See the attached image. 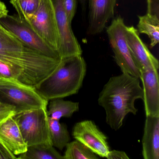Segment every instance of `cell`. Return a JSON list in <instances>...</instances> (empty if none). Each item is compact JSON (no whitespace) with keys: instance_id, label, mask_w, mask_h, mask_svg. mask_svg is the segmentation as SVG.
I'll use <instances>...</instances> for the list:
<instances>
[{"instance_id":"1","label":"cell","mask_w":159,"mask_h":159,"mask_svg":"<svg viewBox=\"0 0 159 159\" xmlns=\"http://www.w3.org/2000/svg\"><path fill=\"white\" fill-rule=\"evenodd\" d=\"M0 59L17 71L21 83L34 88L50 75L61 60L46 57L31 49L1 24Z\"/></svg>"},{"instance_id":"2","label":"cell","mask_w":159,"mask_h":159,"mask_svg":"<svg viewBox=\"0 0 159 159\" xmlns=\"http://www.w3.org/2000/svg\"><path fill=\"white\" fill-rule=\"evenodd\" d=\"M143 98L140 79L128 74L113 76L104 86L99 94L98 103L105 109L106 121L113 129L117 130L125 117L135 115V101Z\"/></svg>"},{"instance_id":"3","label":"cell","mask_w":159,"mask_h":159,"mask_svg":"<svg viewBox=\"0 0 159 159\" xmlns=\"http://www.w3.org/2000/svg\"><path fill=\"white\" fill-rule=\"evenodd\" d=\"M86 72V61L81 55L62 58L55 70L35 89L47 101L63 99L77 93Z\"/></svg>"},{"instance_id":"4","label":"cell","mask_w":159,"mask_h":159,"mask_svg":"<svg viewBox=\"0 0 159 159\" xmlns=\"http://www.w3.org/2000/svg\"><path fill=\"white\" fill-rule=\"evenodd\" d=\"M13 117L28 147L41 145H52L47 107L17 112Z\"/></svg>"},{"instance_id":"5","label":"cell","mask_w":159,"mask_h":159,"mask_svg":"<svg viewBox=\"0 0 159 159\" xmlns=\"http://www.w3.org/2000/svg\"><path fill=\"white\" fill-rule=\"evenodd\" d=\"M127 26L123 18L118 17L113 20L106 29V33L117 65L122 73L140 78V71L130 50L126 37Z\"/></svg>"},{"instance_id":"6","label":"cell","mask_w":159,"mask_h":159,"mask_svg":"<svg viewBox=\"0 0 159 159\" xmlns=\"http://www.w3.org/2000/svg\"><path fill=\"white\" fill-rule=\"evenodd\" d=\"M0 95L16 108V113L47 107L49 101L35 89L17 80L0 79Z\"/></svg>"},{"instance_id":"7","label":"cell","mask_w":159,"mask_h":159,"mask_svg":"<svg viewBox=\"0 0 159 159\" xmlns=\"http://www.w3.org/2000/svg\"><path fill=\"white\" fill-rule=\"evenodd\" d=\"M0 24L20 42L31 49L49 57L61 59L58 52L45 43L30 24L21 20L17 15H7L0 19Z\"/></svg>"},{"instance_id":"8","label":"cell","mask_w":159,"mask_h":159,"mask_svg":"<svg viewBox=\"0 0 159 159\" xmlns=\"http://www.w3.org/2000/svg\"><path fill=\"white\" fill-rule=\"evenodd\" d=\"M28 24L45 43L58 52V31L52 0H42Z\"/></svg>"},{"instance_id":"9","label":"cell","mask_w":159,"mask_h":159,"mask_svg":"<svg viewBox=\"0 0 159 159\" xmlns=\"http://www.w3.org/2000/svg\"><path fill=\"white\" fill-rule=\"evenodd\" d=\"M59 34L58 53L61 58L82 55L81 47L74 34L64 9L63 0H52Z\"/></svg>"},{"instance_id":"10","label":"cell","mask_w":159,"mask_h":159,"mask_svg":"<svg viewBox=\"0 0 159 159\" xmlns=\"http://www.w3.org/2000/svg\"><path fill=\"white\" fill-rule=\"evenodd\" d=\"M72 135L76 141L102 157H106L110 151L107 137L92 120L77 123L73 128Z\"/></svg>"},{"instance_id":"11","label":"cell","mask_w":159,"mask_h":159,"mask_svg":"<svg viewBox=\"0 0 159 159\" xmlns=\"http://www.w3.org/2000/svg\"><path fill=\"white\" fill-rule=\"evenodd\" d=\"M126 37L130 50L140 72L149 70H158V60L143 42L137 29L133 26H127Z\"/></svg>"},{"instance_id":"12","label":"cell","mask_w":159,"mask_h":159,"mask_svg":"<svg viewBox=\"0 0 159 159\" xmlns=\"http://www.w3.org/2000/svg\"><path fill=\"white\" fill-rule=\"evenodd\" d=\"M117 0H89V15L87 34L101 33L114 17Z\"/></svg>"},{"instance_id":"13","label":"cell","mask_w":159,"mask_h":159,"mask_svg":"<svg viewBox=\"0 0 159 159\" xmlns=\"http://www.w3.org/2000/svg\"><path fill=\"white\" fill-rule=\"evenodd\" d=\"M139 79L143 85V100L146 116H159L158 70L142 71Z\"/></svg>"},{"instance_id":"14","label":"cell","mask_w":159,"mask_h":159,"mask_svg":"<svg viewBox=\"0 0 159 159\" xmlns=\"http://www.w3.org/2000/svg\"><path fill=\"white\" fill-rule=\"evenodd\" d=\"M0 141L15 156H20L28 150V146L13 116L0 123Z\"/></svg>"},{"instance_id":"15","label":"cell","mask_w":159,"mask_h":159,"mask_svg":"<svg viewBox=\"0 0 159 159\" xmlns=\"http://www.w3.org/2000/svg\"><path fill=\"white\" fill-rule=\"evenodd\" d=\"M143 154L144 159H159V116H146Z\"/></svg>"},{"instance_id":"16","label":"cell","mask_w":159,"mask_h":159,"mask_svg":"<svg viewBox=\"0 0 159 159\" xmlns=\"http://www.w3.org/2000/svg\"><path fill=\"white\" fill-rule=\"evenodd\" d=\"M49 101L47 114L52 119L59 120L62 118L71 117L79 110V103L65 101L62 98L52 99Z\"/></svg>"},{"instance_id":"17","label":"cell","mask_w":159,"mask_h":159,"mask_svg":"<svg viewBox=\"0 0 159 159\" xmlns=\"http://www.w3.org/2000/svg\"><path fill=\"white\" fill-rule=\"evenodd\" d=\"M138 33L146 34L150 40V46L153 48L159 42V16L147 13L139 16L137 25Z\"/></svg>"},{"instance_id":"18","label":"cell","mask_w":159,"mask_h":159,"mask_svg":"<svg viewBox=\"0 0 159 159\" xmlns=\"http://www.w3.org/2000/svg\"><path fill=\"white\" fill-rule=\"evenodd\" d=\"M49 125L52 146L63 150L70 143V136L66 125L49 117Z\"/></svg>"},{"instance_id":"19","label":"cell","mask_w":159,"mask_h":159,"mask_svg":"<svg viewBox=\"0 0 159 159\" xmlns=\"http://www.w3.org/2000/svg\"><path fill=\"white\" fill-rule=\"evenodd\" d=\"M42 0H10L20 19L29 23L39 8Z\"/></svg>"},{"instance_id":"20","label":"cell","mask_w":159,"mask_h":159,"mask_svg":"<svg viewBox=\"0 0 159 159\" xmlns=\"http://www.w3.org/2000/svg\"><path fill=\"white\" fill-rule=\"evenodd\" d=\"M21 157L26 159H64L52 145H41L29 147Z\"/></svg>"},{"instance_id":"21","label":"cell","mask_w":159,"mask_h":159,"mask_svg":"<svg viewBox=\"0 0 159 159\" xmlns=\"http://www.w3.org/2000/svg\"><path fill=\"white\" fill-rule=\"evenodd\" d=\"M66 148L64 159H99L95 154L78 141L69 143Z\"/></svg>"},{"instance_id":"22","label":"cell","mask_w":159,"mask_h":159,"mask_svg":"<svg viewBox=\"0 0 159 159\" xmlns=\"http://www.w3.org/2000/svg\"><path fill=\"white\" fill-rule=\"evenodd\" d=\"M0 79L20 81L19 74L11 65L0 59Z\"/></svg>"},{"instance_id":"23","label":"cell","mask_w":159,"mask_h":159,"mask_svg":"<svg viewBox=\"0 0 159 159\" xmlns=\"http://www.w3.org/2000/svg\"><path fill=\"white\" fill-rule=\"evenodd\" d=\"M16 113L15 107L0 101V123L8 118L13 116Z\"/></svg>"},{"instance_id":"24","label":"cell","mask_w":159,"mask_h":159,"mask_svg":"<svg viewBox=\"0 0 159 159\" xmlns=\"http://www.w3.org/2000/svg\"><path fill=\"white\" fill-rule=\"evenodd\" d=\"M64 9L69 21L72 23L76 12L77 0H63Z\"/></svg>"},{"instance_id":"25","label":"cell","mask_w":159,"mask_h":159,"mask_svg":"<svg viewBox=\"0 0 159 159\" xmlns=\"http://www.w3.org/2000/svg\"><path fill=\"white\" fill-rule=\"evenodd\" d=\"M147 13L159 16V0H147Z\"/></svg>"},{"instance_id":"26","label":"cell","mask_w":159,"mask_h":159,"mask_svg":"<svg viewBox=\"0 0 159 159\" xmlns=\"http://www.w3.org/2000/svg\"><path fill=\"white\" fill-rule=\"evenodd\" d=\"M0 159H17L0 141Z\"/></svg>"},{"instance_id":"27","label":"cell","mask_w":159,"mask_h":159,"mask_svg":"<svg viewBox=\"0 0 159 159\" xmlns=\"http://www.w3.org/2000/svg\"><path fill=\"white\" fill-rule=\"evenodd\" d=\"M106 158L107 159H130L125 152L115 150L110 151Z\"/></svg>"},{"instance_id":"28","label":"cell","mask_w":159,"mask_h":159,"mask_svg":"<svg viewBox=\"0 0 159 159\" xmlns=\"http://www.w3.org/2000/svg\"><path fill=\"white\" fill-rule=\"evenodd\" d=\"M8 12L5 4L3 2L0 1V19L8 15Z\"/></svg>"},{"instance_id":"29","label":"cell","mask_w":159,"mask_h":159,"mask_svg":"<svg viewBox=\"0 0 159 159\" xmlns=\"http://www.w3.org/2000/svg\"><path fill=\"white\" fill-rule=\"evenodd\" d=\"M78 1L80 2L82 4H85V3H86L87 0H78Z\"/></svg>"},{"instance_id":"30","label":"cell","mask_w":159,"mask_h":159,"mask_svg":"<svg viewBox=\"0 0 159 159\" xmlns=\"http://www.w3.org/2000/svg\"><path fill=\"white\" fill-rule=\"evenodd\" d=\"M17 159H26L22 157H21V156H20V157H19L18 158H17Z\"/></svg>"}]
</instances>
